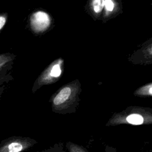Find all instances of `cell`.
Wrapping results in <instances>:
<instances>
[{
    "label": "cell",
    "instance_id": "obj_8",
    "mask_svg": "<svg viewBox=\"0 0 152 152\" xmlns=\"http://www.w3.org/2000/svg\"><path fill=\"white\" fill-rule=\"evenodd\" d=\"M135 94L137 95H141V96H151L152 94V87L151 84H150L149 85H147L145 86H144L141 88H140L139 90H138Z\"/></svg>",
    "mask_w": 152,
    "mask_h": 152
},
{
    "label": "cell",
    "instance_id": "obj_13",
    "mask_svg": "<svg viewBox=\"0 0 152 152\" xmlns=\"http://www.w3.org/2000/svg\"><path fill=\"white\" fill-rule=\"evenodd\" d=\"M5 90V86H0V100L1 99V97L2 96V94Z\"/></svg>",
    "mask_w": 152,
    "mask_h": 152
},
{
    "label": "cell",
    "instance_id": "obj_11",
    "mask_svg": "<svg viewBox=\"0 0 152 152\" xmlns=\"http://www.w3.org/2000/svg\"><path fill=\"white\" fill-rule=\"evenodd\" d=\"M61 74V69L59 64H55L53 66L50 71V75L53 77H58Z\"/></svg>",
    "mask_w": 152,
    "mask_h": 152
},
{
    "label": "cell",
    "instance_id": "obj_5",
    "mask_svg": "<svg viewBox=\"0 0 152 152\" xmlns=\"http://www.w3.org/2000/svg\"><path fill=\"white\" fill-rule=\"evenodd\" d=\"M50 23L48 15L43 11L34 13L30 18V24L32 28L37 31L46 29Z\"/></svg>",
    "mask_w": 152,
    "mask_h": 152
},
{
    "label": "cell",
    "instance_id": "obj_1",
    "mask_svg": "<svg viewBox=\"0 0 152 152\" xmlns=\"http://www.w3.org/2000/svg\"><path fill=\"white\" fill-rule=\"evenodd\" d=\"M151 123L152 110L151 109L131 107L119 113H114L106 125L115 126L120 124L140 125Z\"/></svg>",
    "mask_w": 152,
    "mask_h": 152
},
{
    "label": "cell",
    "instance_id": "obj_6",
    "mask_svg": "<svg viewBox=\"0 0 152 152\" xmlns=\"http://www.w3.org/2000/svg\"><path fill=\"white\" fill-rule=\"evenodd\" d=\"M66 148L69 152H88L84 147L70 141L66 142Z\"/></svg>",
    "mask_w": 152,
    "mask_h": 152
},
{
    "label": "cell",
    "instance_id": "obj_2",
    "mask_svg": "<svg viewBox=\"0 0 152 152\" xmlns=\"http://www.w3.org/2000/svg\"><path fill=\"white\" fill-rule=\"evenodd\" d=\"M77 105L73 90L69 86L61 88L52 100V110L56 113H74L76 111Z\"/></svg>",
    "mask_w": 152,
    "mask_h": 152
},
{
    "label": "cell",
    "instance_id": "obj_7",
    "mask_svg": "<svg viewBox=\"0 0 152 152\" xmlns=\"http://www.w3.org/2000/svg\"><path fill=\"white\" fill-rule=\"evenodd\" d=\"M36 152H66L64 149V144L62 142H58L53 146H50L48 148H46L40 151Z\"/></svg>",
    "mask_w": 152,
    "mask_h": 152
},
{
    "label": "cell",
    "instance_id": "obj_9",
    "mask_svg": "<svg viewBox=\"0 0 152 152\" xmlns=\"http://www.w3.org/2000/svg\"><path fill=\"white\" fill-rule=\"evenodd\" d=\"M8 18V14L6 12L0 13V33L4 29L5 24L7 23Z\"/></svg>",
    "mask_w": 152,
    "mask_h": 152
},
{
    "label": "cell",
    "instance_id": "obj_12",
    "mask_svg": "<svg viewBox=\"0 0 152 152\" xmlns=\"http://www.w3.org/2000/svg\"><path fill=\"white\" fill-rule=\"evenodd\" d=\"M104 5L106 9L109 11H112L114 8V4L112 0H104Z\"/></svg>",
    "mask_w": 152,
    "mask_h": 152
},
{
    "label": "cell",
    "instance_id": "obj_3",
    "mask_svg": "<svg viewBox=\"0 0 152 152\" xmlns=\"http://www.w3.org/2000/svg\"><path fill=\"white\" fill-rule=\"evenodd\" d=\"M37 143L36 140L30 137L12 136L0 142V152H24Z\"/></svg>",
    "mask_w": 152,
    "mask_h": 152
},
{
    "label": "cell",
    "instance_id": "obj_4",
    "mask_svg": "<svg viewBox=\"0 0 152 152\" xmlns=\"http://www.w3.org/2000/svg\"><path fill=\"white\" fill-rule=\"evenodd\" d=\"M14 58L15 55L10 53L0 54V86L12 79L8 71L12 68Z\"/></svg>",
    "mask_w": 152,
    "mask_h": 152
},
{
    "label": "cell",
    "instance_id": "obj_10",
    "mask_svg": "<svg viewBox=\"0 0 152 152\" xmlns=\"http://www.w3.org/2000/svg\"><path fill=\"white\" fill-rule=\"evenodd\" d=\"M93 5L94 11L97 13L100 12L104 7V0H94Z\"/></svg>",
    "mask_w": 152,
    "mask_h": 152
}]
</instances>
